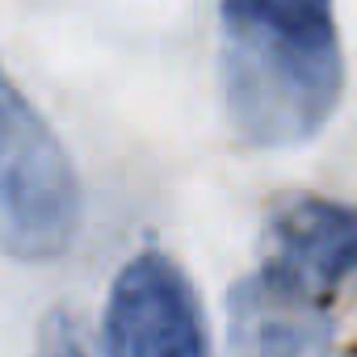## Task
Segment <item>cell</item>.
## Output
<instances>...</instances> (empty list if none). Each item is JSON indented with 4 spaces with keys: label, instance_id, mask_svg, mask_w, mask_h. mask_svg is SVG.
<instances>
[{
    "label": "cell",
    "instance_id": "cell-2",
    "mask_svg": "<svg viewBox=\"0 0 357 357\" xmlns=\"http://www.w3.org/2000/svg\"><path fill=\"white\" fill-rule=\"evenodd\" d=\"M357 278V206L286 202L261 240V261L227 294L231 357H332V307Z\"/></svg>",
    "mask_w": 357,
    "mask_h": 357
},
{
    "label": "cell",
    "instance_id": "cell-4",
    "mask_svg": "<svg viewBox=\"0 0 357 357\" xmlns=\"http://www.w3.org/2000/svg\"><path fill=\"white\" fill-rule=\"evenodd\" d=\"M101 357H211L198 294L168 252L130 257L105 303Z\"/></svg>",
    "mask_w": 357,
    "mask_h": 357
},
{
    "label": "cell",
    "instance_id": "cell-1",
    "mask_svg": "<svg viewBox=\"0 0 357 357\" xmlns=\"http://www.w3.org/2000/svg\"><path fill=\"white\" fill-rule=\"evenodd\" d=\"M223 105L240 143L278 151L324 130L344 93L332 0H219Z\"/></svg>",
    "mask_w": 357,
    "mask_h": 357
},
{
    "label": "cell",
    "instance_id": "cell-3",
    "mask_svg": "<svg viewBox=\"0 0 357 357\" xmlns=\"http://www.w3.org/2000/svg\"><path fill=\"white\" fill-rule=\"evenodd\" d=\"M80 227V176L26 93L0 68V252L59 257Z\"/></svg>",
    "mask_w": 357,
    "mask_h": 357
},
{
    "label": "cell",
    "instance_id": "cell-5",
    "mask_svg": "<svg viewBox=\"0 0 357 357\" xmlns=\"http://www.w3.org/2000/svg\"><path fill=\"white\" fill-rule=\"evenodd\" d=\"M30 357H101V349L89 336V328L80 324V315L55 311V315H47Z\"/></svg>",
    "mask_w": 357,
    "mask_h": 357
}]
</instances>
